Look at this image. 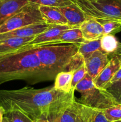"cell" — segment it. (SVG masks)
<instances>
[{
	"label": "cell",
	"instance_id": "6da1fadb",
	"mask_svg": "<svg viewBox=\"0 0 121 122\" xmlns=\"http://www.w3.org/2000/svg\"><path fill=\"white\" fill-rule=\"evenodd\" d=\"M75 89L66 93L54 86L36 89L26 86L14 90H0V106L5 112L18 110L33 121L54 115L63 107L75 98Z\"/></svg>",
	"mask_w": 121,
	"mask_h": 122
},
{
	"label": "cell",
	"instance_id": "7a4b0ae2",
	"mask_svg": "<svg viewBox=\"0 0 121 122\" xmlns=\"http://www.w3.org/2000/svg\"><path fill=\"white\" fill-rule=\"evenodd\" d=\"M14 80L32 83L49 81L33 45L0 55V84Z\"/></svg>",
	"mask_w": 121,
	"mask_h": 122
},
{
	"label": "cell",
	"instance_id": "3957f363",
	"mask_svg": "<svg viewBox=\"0 0 121 122\" xmlns=\"http://www.w3.org/2000/svg\"><path fill=\"white\" fill-rule=\"evenodd\" d=\"M33 46L49 81H52L57 74L64 71L72 57L78 52L79 45L50 44Z\"/></svg>",
	"mask_w": 121,
	"mask_h": 122
},
{
	"label": "cell",
	"instance_id": "277c9868",
	"mask_svg": "<svg viewBox=\"0 0 121 122\" xmlns=\"http://www.w3.org/2000/svg\"><path fill=\"white\" fill-rule=\"evenodd\" d=\"M75 90L81 94L78 102L91 108L103 110L118 104L106 89L96 86L93 79L88 74L77 83Z\"/></svg>",
	"mask_w": 121,
	"mask_h": 122
},
{
	"label": "cell",
	"instance_id": "5b68a950",
	"mask_svg": "<svg viewBox=\"0 0 121 122\" xmlns=\"http://www.w3.org/2000/svg\"><path fill=\"white\" fill-rule=\"evenodd\" d=\"M76 3L91 17L121 21V0H76Z\"/></svg>",
	"mask_w": 121,
	"mask_h": 122
},
{
	"label": "cell",
	"instance_id": "8992f818",
	"mask_svg": "<svg viewBox=\"0 0 121 122\" xmlns=\"http://www.w3.org/2000/svg\"><path fill=\"white\" fill-rule=\"evenodd\" d=\"M46 23L39 10V5L28 2L16 14L0 25V34L35 23Z\"/></svg>",
	"mask_w": 121,
	"mask_h": 122
},
{
	"label": "cell",
	"instance_id": "52a82bcc",
	"mask_svg": "<svg viewBox=\"0 0 121 122\" xmlns=\"http://www.w3.org/2000/svg\"><path fill=\"white\" fill-rule=\"evenodd\" d=\"M85 105L74 99L52 116L56 118L58 122H85Z\"/></svg>",
	"mask_w": 121,
	"mask_h": 122
},
{
	"label": "cell",
	"instance_id": "ba28073f",
	"mask_svg": "<svg viewBox=\"0 0 121 122\" xmlns=\"http://www.w3.org/2000/svg\"><path fill=\"white\" fill-rule=\"evenodd\" d=\"M71 27L72 26L69 25H49L47 29L36 36L34 39L27 45H40L58 44V41L62 34L66 30Z\"/></svg>",
	"mask_w": 121,
	"mask_h": 122
},
{
	"label": "cell",
	"instance_id": "9c48e42d",
	"mask_svg": "<svg viewBox=\"0 0 121 122\" xmlns=\"http://www.w3.org/2000/svg\"><path fill=\"white\" fill-rule=\"evenodd\" d=\"M121 67V59L117 56L112 57L105 67L93 80L94 85L98 88L104 89L107 85L110 83L114 75Z\"/></svg>",
	"mask_w": 121,
	"mask_h": 122
},
{
	"label": "cell",
	"instance_id": "30bf717a",
	"mask_svg": "<svg viewBox=\"0 0 121 122\" xmlns=\"http://www.w3.org/2000/svg\"><path fill=\"white\" fill-rule=\"evenodd\" d=\"M84 60L87 74L93 80L105 67L110 58L109 55L102 50H97L90 57Z\"/></svg>",
	"mask_w": 121,
	"mask_h": 122
},
{
	"label": "cell",
	"instance_id": "8fae6325",
	"mask_svg": "<svg viewBox=\"0 0 121 122\" xmlns=\"http://www.w3.org/2000/svg\"><path fill=\"white\" fill-rule=\"evenodd\" d=\"M49 25L46 23H35L33 25H28L24 27L16 29L13 30L0 34V40L7 39L13 37H25L36 36L39 33L44 32L48 28Z\"/></svg>",
	"mask_w": 121,
	"mask_h": 122
},
{
	"label": "cell",
	"instance_id": "7c38bea8",
	"mask_svg": "<svg viewBox=\"0 0 121 122\" xmlns=\"http://www.w3.org/2000/svg\"><path fill=\"white\" fill-rule=\"evenodd\" d=\"M79 28L85 40H95L100 39L104 35L103 26L97 20L91 17H88L81 24Z\"/></svg>",
	"mask_w": 121,
	"mask_h": 122
},
{
	"label": "cell",
	"instance_id": "4fadbf2b",
	"mask_svg": "<svg viewBox=\"0 0 121 122\" xmlns=\"http://www.w3.org/2000/svg\"><path fill=\"white\" fill-rule=\"evenodd\" d=\"M59 8L66 18L68 25L72 27H79L81 24L84 22L88 17L77 3L72 4Z\"/></svg>",
	"mask_w": 121,
	"mask_h": 122
},
{
	"label": "cell",
	"instance_id": "5bb4252c",
	"mask_svg": "<svg viewBox=\"0 0 121 122\" xmlns=\"http://www.w3.org/2000/svg\"><path fill=\"white\" fill-rule=\"evenodd\" d=\"M28 2V0H0V25Z\"/></svg>",
	"mask_w": 121,
	"mask_h": 122
},
{
	"label": "cell",
	"instance_id": "9a60e30c",
	"mask_svg": "<svg viewBox=\"0 0 121 122\" xmlns=\"http://www.w3.org/2000/svg\"><path fill=\"white\" fill-rule=\"evenodd\" d=\"M39 10L47 24L68 25L66 18L58 7L39 5Z\"/></svg>",
	"mask_w": 121,
	"mask_h": 122
},
{
	"label": "cell",
	"instance_id": "2e32d148",
	"mask_svg": "<svg viewBox=\"0 0 121 122\" xmlns=\"http://www.w3.org/2000/svg\"><path fill=\"white\" fill-rule=\"evenodd\" d=\"M34 37H13L0 40V55L5 54L19 50L29 44Z\"/></svg>",
	"mask_w": 121,
	"mask_h": 122
},
{
	"label": "cell",
	"instance_id": "e0dca14e",
	"mask_svg": "<svg viewBox=\"0 0 121 122\" xmlns=\"http://www.w3.org/2000/svg\"><path fill=\"white\" fill-rule=\"evenodd\" d=\"M84 39L80 28L78 26L72 27L66 30L62 34L58 41V44H78L83 42Z\"/></svg>",
	"mask_w": 121,
	"mask_h": 122
},
{
	"label": "cell",
	"instance_id": "ac0fdd59",
	"mask_svg": "<svg viewBox=\"0 0 121 122\" xmlns=\"http://www.w3.org/2000/svg\"><path fill=\"white\" fill-rule=\"evenodd\" d=\"M72 75V71H60L57 74L55 78L54 88L66 93L70 92L72 89H74L71 87Z\"/></svg>",
	"mask_w": 121,
	"mask_h": 122
},
{
	"label": "cell",
	"instance_id": "d6986e66",
	"mask_svg": "<svg viewBox=\"0 0 121 122\" xmlns=\"http://www.w3.org/2000/svg\"><path fill=\"white\" fill-rule=\"evenodd\" d=\"M97 50H102L100 38L95 40H84L78 46V52L83 56L84 60L90 57Z\"/></svg>",
	"mask_w": 121,
	"mask_h": 122
},
{
	"label": "cell",
	"instance_id": "ffe728a7",
	"mask_svg": "<svg viewBox=\"0 0 121 122\" xmlns=\"http://www.w3.org/2000/svg\"><path fill=\"white\" fill-rule=\"evenodd\" d=\"M119 43L113 35H104L100 38L101 49L109 56H111L116 52Z\"/></svg>",
	"mask_w": 121,
	"mask_h": 122
},
{
	"label": "cell",
	"instance_id": "44dd1931",
	"mask_svg": "<svg viewBox=\"0 0 121 122\" xmlns=\"http://www.w3.org/2000/svg\"><path fill=\"white\" fill-rule=\"evenodd\" d=\"M102 25L104 35H115L121 31V21L109 19H96Z\"/></svg>",
	"mask_w": 121,
	"mask_h": 122
},
{
	"label": "cell",
	"instance_id": "7402d4cb",
	"mask_svg": "<svg viewBox=\"0 0 121 122\" xmlns=\"http://www.w3.org/2000/svg\"><path fill=\"white\" fill-rule=\"evenodd\" d=\"M85 122H109L103 114V110L85 106L84 111Z\"/></svg>",
	"mask_w": 121,
	"mask_h": 122
},
{
	"label": "cell",
	"instance_id": "603a6c76",
	"mask_svg": "<svg viewBox=\"0 0 121 122\" xmlns=\"http://www.w3.org/2000/svg\"><path fill=\"white\" fill-rule=\"evenodd\" d=\"M4 117L9 122H36L18 110H9L5 112Z\"/></svg>",
	"mask_w": 121,
	"mask_h": 122
},
{
	"label": "cell",
	"instance_id": "cb8c5ba5",
	"mask_svg": "<svg viewBox=\"0 0 121 122\" xmlns=\"http://www.w3.org/2000/svg\"><path fill=\"white\" fill-rule=\"evenodd\" d=\"M103 114L109 122L121 120V103H118L103 110Z\"/></svg>",
	"mask_w": 121,
	"mask_h": 122
},
{
	"label": "cell",
	"instance_id": "d4e9b609",
	"mask_svg": "<svg viewBox=\"0 0 121 122\" xmlns=\"http://www.w3.org/2000/svg\"><path fill=\"white\" fill-rule=\"evenodd\" d=\"M28 2L37 4L39 5L51 6L60 8L76 3V0H28Z\"/></svg>",
	"mask_w": 121,
	"mask_h": 122
},
{
	"label": "cell",
	"instance_id": "484cf974",
	"mask_svg": "<svg viewBox=\"0 0 121 122\" xmlns=\"http://www.w3.org/2000/svg\"><path fill=\"white\" fill-rule=\"evenodd\" d=\"M104 89L113 97L117 103H121V79L116 82L109 83Z\"/></svg>",
	"mask_w": 121,
	"mask_h": 122
},
{
	"label": "cell",
	"instance_id": "4316f807",
	"mask_svg": "<svg viewBox=\"0 0 121 122\" xmlns=\"http://www.w3.org/2000/svg\"><path fill=\"white\" fill-rule=\"evenodd\" d=\"M84 64H85V60H84V57L78 51V52L76 53L72 57L64 71H72L74 72L75 70L84 65Z\"/></svg>",
	"mask_w": 121,
	"mask_h": 122
},
{
	"label": "cell",
	"instance_id": "83f0119b",
	"mask_svg": "<svg viewBox=\"0 0 121 122\" xmlns=\"http://www.w3.org/2000/svg\"><path fill=\"white\" fill-rule=\"evenodd\" d=\"M87 74V70L85 64L74 71L73 75H72V83H71L72 89H75L77 83H79L86 76Z\"/></svg>",
	"mask_w": 121,
	"mask_h": 122
},
{
	"label": "cell",
	"instance_id": "f1b7e54d",
	"mask_svg": "<svg viewBox=\"0 0 121 122\" xmlns=\"http://www.w3.org/2000/svg\"><path fill=\"white\" fill-rule=\"evenodd\" d=\"M121 79V67L115 73V75H114V76L113 77L112 79L111 80L110 83H112V82H116V81H118V80Z\"/></svg>",
	"mask_w": 121,
	"mask_h": 122
},
{
	"label": "cell",
	"instance_id": "f546056e",
	"mask_svg": "<svg viewBox=\"0 0 121 122\" xmlns=\"http://www.w3.org/2000/svg\"><path fill=\"white\" fill-rule=\"evenodd\" d=\"M39 121H41L42 122H58L55 116H51L48 117L46 119H43V120H39Z\"/></svg>",
	"mask_w": 121,
	"mask_h": 122
},
{
	"label": "cell",
	"instance_id": "4dcf8cb0",
	"mask_svg": "<svg viewBox=\"0 0 121 122\" xmlns=\"http://www.w3.org/2000/svg\"><path fill=\"white\" fill-rule=\"evenodd\" d=\"M5 114V110L0 106V122H2L4 116Z\"/></svg>",
	"mask_w": 121,
	"mask_h": 122
},
{
	"label": "cell",
	"instance_id": "1f68e13d",
	"mask_svg": "<svg viewBox=\"0 0 121 122\" xmlns=\"http://www.w3.org/2000/svg\"><path fill=\"white\" fill-rule=\"evenodd\" d=\"M2 122H9L8 121V119H7V118L5 117H4V118H3V120H2Z\"/></svg>",
	"mask_w": 121,
	"mask_h": 122
},
{
	"label": "cell",
	"instance_id": "d6a6232c",
	"mask_svg": "<svg viewBox=\"0 0 121 122\" xmlns=\"http://www.w3.org/2000/svg\"><path fill=\"white\" fill-rule=\"evenodd\" d=\"M121 122V120H119V121H116V122Z\"/></svg>",
	"mask_w": 121,
	"mask_h": 122
},
{
	"label": "cell",
	"instance_id": "836d02e7",
	"mask_svg": "<svg viewBox=\"0 0 121 122\" xmlns=\"http://www.w3.org/2000/svg\"><path fill=\"white\" fill-rule=\"evenodd\" d=\"M87 1H97V0H87Z\"/></svg>",
	"mask_w": 121,
	"mask_h": 122
},
{
	"label": "cell",
	"instance_id": "e575fe53",
	"mask_svg": "<svg viewBox=\"0 0 121 122\" xmlns=\"http://www.w3.org/2000/svg\"><path fill=\"white\" fill-rule=\"evenodd\" d=\"M37 122H41V121H37Z\"/></svg>",
	"mask_w": 121,
	"mask_h": 122
},
{
	"label": "cell",
	"instance_id": "d590c367",
	"mask_svg": "<svg viewBox=\"0 0 121 122\" xmlns=\"http://www.w3.org/2000/svg\"></svg>",
	"mask_w": 121,
	"mask_h": 122
}]
</instances>
